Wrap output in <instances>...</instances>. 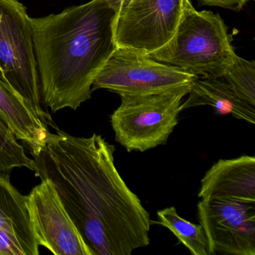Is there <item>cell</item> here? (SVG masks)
<instances>
[{"label": "cell", "mask_w": 255, "mask_h": 255, "mask_svg": "<svg viewBox=\"0 0 255 255\" xmlns=\"http://www.w3.org/2000/svg\"><path fill=\"white\" fill-rule=\"evenodd\" d=\"M115 150L102 135L56 128L33 156L35 174L51 182L92 255H130L150 244V214L118 171Z\"/></svg>", "instance_id": "obj_1"}, {"label": "cell", "mask_w": 255, "mask_h": 255, "mask_svg": "<svg viewBox=\"0 0 255 255\" xmlns=\"http://www.w3.org/2000/svg\"><path fill=\"white\" fill-rule=\"evenodd\" d=\"M116 14L104 0H92L30 17L41 98L53 113L90 99L95 78L117 48Z\"/></svg>", "instance_id": "obj_2"}, {"label": "cell", "mask_w": 255, "mask_h": 255, "mask_svg": "<svg viewBox=\"0 0 255 255\" xmlns=\"http://www.w3.org/2000/svg\"><path fill=\"white\" fill-rule=\"evenodd\" d=\"M236 55L223 19L211 11H197L186 0L172 38L148 56L201 78L218 79Z\"/></svg>", "instance_id": "obj_3"}, {"label": "cell", "mask_w": 255, "mask_h": 255, "mask_svg": "<svg viewBox=\"0 0 255 255\" xmlns=\"http://www.w3.org/2000/svg\"><path fill=\"white\" fill-rule=\"evenodd\" d=\"M190 84L141 95H121L111 116L116 141L128 152H144L163 145L179 122L183 99Z\"/></svg>", "instance_id": "obj_4"}, {"label": "cell", "mask_w": 255, "mask_h": 255, "mask_svg": "<svg viewBox=\"0 0 255 255\" xmlns=\"http://www.w3.org/2000/svg\"><path fill=\"white\" fill-rule=\"evenodd\" d=\"M0 80L24 100L41 122L54 126L41 107L30 17L19 0H0Z\"/></svg>", "instance_id": "obj_5"}, {"label": "cell", "mask_w": 255, "mask_h": 255, "mask_svg": "<svg viewBox=\"0 0 255 255\" xmlns=\"http://www.w3.org/2000/svg\"><path fill=\"white\" fill-rule=\"evenodd\" d=\"M197 77L145 53L117 47L95 78L92 91L104 89L119 95H141L190 84Z\"/></svg>", "instance_id": "obj_6"}, {"label": "cell", "mask_w": 255, "mask_h": 255, "mask_svg": "<svg viewBox=\"0 0 255 255\" xmlns=\"http://www.w3.org/2000/svg\"><path fill=\"white\" fill-rule=\"evenodd\" d=\"M186 0H129L116 14L117 47L150 54L172 38Z\"/></svg>", "instance_id": "obj_7"}, {"label": "cell", "mask_w": 255, "mask_h": 255, "mask_svg": "<svg viewBox=\"0 0 255 255\" xmlns=\"http://www.w3.org/2000/svg\"><path fill=\"white\" fill-rule=\"evenodd\" d=\"M197 207L210 255H255V204L201 200Z\"/></svg>", "instance_id": "obj_8"}, {"label": "cell", "mask_w": 255, "mask_h": 255, "mask_svg": "<svg viewBox=\"0 0 255 255\" xmlns=\"http://www.w3.org/2000/svg\"><path fill=\"white\" fill-rule=\"evenodd\" d=\"M26 203L38 246L56 255H92L48 179H41Z\"/></svg>", "instance_id": "obj_9"}, {"label": "cell", "mask_w": 255, "mask_h": 255, "mask_svg": "<svg viewBox=\"0 0 255 255\" xmlns=\"http://www.w3.org/2000/svg\"><path fill=\"white\" fill-rule=\"evenodd\" d=\"M198 198L255 204V157L219 159L201 181Z\"/></svg>", "instance_id": "obj_10"}, {"label": "cell", "mask_w": 255, "mask_h": 255, "mask_svg": "<svg viewBox=\"0 0 255 255\" xmlns=\"http://www.w3.org/2000/svg\"><path fill=\"white\" fill-rule=\"evenodd\" d=\"M0 117L17 139L29 147L32 156L45 147L48 127L29 108L24 100L0 80Z\"/></svg>", "instance_id": "obj_11"}, {"label": "cell", "mask_w": 255, "mask_h": 255, "mask_svg": "<svg viewBox=\"0 0 255 255\" xmlns=\"http://www.w3.org/2000/svg\"><path fill=\"white\" fill-rule=\"evenodd\" d=\"M219 79L195 78L190 83L187 100L182 104V111L199 106H210L218 115H231L255 125V107L242 99L229 84Z\"/></svg>", "instance_id": "obj_12"}, {"label": "cell", "mask_w": 255, "mask_h": 255, "mask_svg": "<svg viewBox=\"0 0 255 255\" xmlns=\"http://www.w3.org/2000/svg\"><path fill=\"white\" fill-rule=\"evenodd\" d=\"M0 230L15 234L39 249L29 217L26 196L11 184L9 174H0Z\"/></svg>", "instance_id": "obj_13"}, {"label": "cell", "mask_w": 255, "mask_h": 255, "mask_svg": "<svg viewBox=\"0 0 255 255\" xmlns=\"http://www.w3.org/2000/svg\"><path fill=\"white\" fill-rule=\"evenodd\" d=\"M157 219L156 223L169 230L192 255H210L207 237L201 225L179 216L174 207L159 210Z\"/></svg>", "instance_id": "obj_14"}, {"label": "cell", "mask_w": 255, "mask_h": 255, "mask_svg": "<svg viewBox=\"0 0 255 255\" xmlns=\"http://www.w3.org/2000/svg\"><path fill=\"white\" fill-rule=\"evenodd\" d=\"M17 140L0 117V174H9L15 168H26L36 172L35 162Z\"/></svg>", "instance_id": "obj_15"}, {"label": "cell", "mask_w": 255, "mask_h": 255, "mask_svg": "<svg viewBox=\"0 0 255 255\" xmlns=\"http://www.w3.org/2000/svg\"><path fill=\"white\" fill-rule=\"evenodd\" d=\"M239 97L255 107V63L236 55L222 76Z\"/></svg>", "instance_id": "obj_16"}, {"label": "cell", "mask_w": 255, "mask_h": 255, "mask_svg": "<svg viewBox=\"0 0 255 255\" xmlns=\"http://www.w3.org/2000/svg\"><path fill=\"white\" fill-rule=\"evenodd\" d=\"M33 247L15 234L0 230V255H38Z\"/></svg>", "instance_id": "obj_17"}, {"label": "cell", "mask_w": 255, "mask_h": 255, "mask_svg": "<svg viewBox=\"0 0 255 255\" xmlns=\"http://www.w3.org/2000/svg\"><path fill=\"white\" fill-rule=\"evenodd\" d=\"M251 0H200L202 5L240 11Z\"/></svg>", "instance_id": "obj_18"}, {"label": "cell", "mask_w": 255, "mask_h": 255, "mask_svg": "<svg viewBox=\"0 0 255 255\" xmlns=\"http://www.w3.org/2000/svg\"><path fill=\"white\" fill-rule=\"evenodd\" d=\"M104 1H105L108 5H110L117 13L129 2V0H104Z\"/></svg>", "instance_id": "obj_19"}]
</instances>
